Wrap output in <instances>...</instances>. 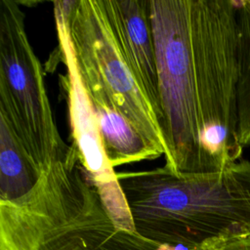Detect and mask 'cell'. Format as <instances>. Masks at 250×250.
<instances>
[{
    "instance_id": "2",
    "label": "cell",
    "mask_w": 250,
    "mask_h": 250,
    "mask_svg": "<svg viewBox=\"0 0 250 250\" xmlns=\"http://www.w3.org/2000/svg\"><path fill=\"white\" fill-rule=\"evenodd\" d=\"M138 236L190 249L250 238V161L211 173H175L165 165L116 172Z\"/></svg>"
},
{
    "instance_id": "1",
    "label": "cell",
    "mask_w": 250,
    "mask_h": 250,
    "mask_svg": "<svg viewBox=\"0 0 250 250\" xmlns=\"http://www.w3.org/2000/svg\"><path fill=\"white\" fill-rule=\"evenodd\" d=\"M165 166L211 173L242 158L237 115V5L149 0Z\"/></svg>"
},
{
    "instance_id": "4",
    "label": "cell",
    "mask_w": 250,
    "mask_h": 250,
    "mask_svg": "<svg viewBox=\"0 0 250 250\" xmlns=\"http://www.w3.org/2000/svg\"><path fill=\"white\" fill-rule=\"evenodd\" d=\"M0 117L41 173L71 149L59 133L24 13L14 0H0Z\"/></svg>"
},
{
    "instance_id": "8",
    "label": "cell",
    "mask_w": 250,
    "mask_h": 250,
    "mask_svg": "<svg viewBox=\"0 0 250 250\" xmlns=\"http://www.w3.org/2000/svg\"><path fill=\"white\" fill-rule=\"evenodd\" d=\"M85 89L99 125L104 151L112 168L162 156L146 141L107 95L96 88Z\"/></svg>"
},
{
    "instance_id": "11",
    "label": "cell",
    "mask_w": 250,
    "mask_h": 250,
    "mask_svg": "<svg viewBox=\"0 0 250 250\" xmlns=\"http://www.w3.org/2000/svg\"><path fill=\"white\" fill-rule=\"evenodd\" d=\"M191 250H250V238L240 239L216 246L194 247Z\"/></svg>"
},
{
    "instance_id": "5",
    "label": "cell",
    "mask_w": 250,
    "mask_h": 250,
    "mask_svg": "<svg viewBox=\"0 0 250 250\" xmlns=\"http://www.w3.org/2000/svg\"><path fill=\"white\" fill-rule=\"evenodd\" d=\"M116 233L98 190L79 174L26 198L15 227L21 250H101Z\"/></svg>"
},
{
    "instance_id": "3",
    "label": "cell",
    "mask_w": 250,
    "mask_h": 250,
    "mask_svg": "<svg viewBox=\"0 0 250 250\" xmlns=\"http://www.w3.org/2000/svg\"><path fill=\"white\" fill-rule=\"evenodd\" d=\"M53 4L63 19L84 86L107 95L146 141L165 156L166 145L157 113L118 40L106 0Z\"/></svg>"
},
{
    "instance_id": "12",
    "label": "cell",
    "mask_w": 250,
    "mask_h": 250,
    "mask_svg": "<svg viewBox=\"0 0 250 250\" xmlns=\"http://www.w3.org/2000/svg\"><path fill=\"white\" fill-rule=\"evenodd\" d=\"M104 250H113L112 248H106V249H104Z\"/></svg>"
},
{
    "instance_id": "7",
    "label": "cell",
    "mask_w": 250,
    "mask_h": 250,
    "mask_svg": "<svg viewBox=\"0 0 250 250\" xmlns=\"http://www.w3.org/2000/svg\"><path fill=\"white\" fill-rule=\"evenodd\" d=\"M106 5L118 40L157 113L161 127L158 69L149 0H106Z\"/></svg>"
},
{
    "instance_id": "6",
    "label": "cell",
    "mask_w": 250,
    "mask_h": 250,
    "mask_svg": "<svg viewBox=\"0 0 250 250\" xmlns=\"http://www.w3.org/2000/svg\"><path fill=\"white\" fill-rule=\"evenodd\" d=\"M58 36L57 55L65 66V75H60L68 108L72 146L90 182L98 190L104 206L117 232L136 235L132 216L117 181L116 171L110 165L91 101L81 80L63 19L54 8Z\"/></svg>"
},
{
    "instance_id": "10",
    "label": "cell",
    "mask_w": 250,
    "mask_h": 250,
    "mask_svg": "<svg viewBox=\"0 0 250 250\" xmlns=\"http://www.w3.org/2000/svg\"><path fill=\"white\" fill-rule=\"evenodd\" d=\"M237 5V115L238 136L243 147L250 146V0Z\"/></svg>"
},
{
    "instance_id": "9",
    "label": "cell",
    "mask_w": 250,
    "mask_h": 250,
    "mask_svg": "<svg viewBox=\"0 0 250 250\" xmlns=\"http://www.w3.org/2000/svg\"><path fill=\"white\" fill-rule=\"evenodd\" d=\"M41 171L33 163L11 127L0 117V200H14L29 192Z\"/></svg>"
}]
</instances>
